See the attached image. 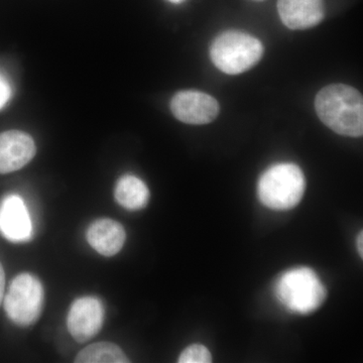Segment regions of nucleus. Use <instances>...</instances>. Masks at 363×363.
<instances>
[{
	"mask_svg": "<svg viewBox=\"0 0 363 363\" xmlns=\"http://www.w3.org/2000/svg\"><path fill=\"white\" fill-rule=\"evenodd\" d=\"M315 108L319 118L334 133L350 138L363 135L362 93L344 84L326 86L318 93Z\"/></svg>",
	"mask_w": 363,
	"mask_h": 363,
	"instance_id": "obj_1",
	"label": "nucleus"
},
{
	"mask_svg": "<svg viewBox=\"0 0 363 363\" xmlns=\"http://www.w3.org/2000/svg\"><path fill=\"white\" fill-rule=\"evenodd\" d=\"M274 295L289 311L306 315L321 307L326 298V289L316 272L300 267L279 277L274 285Z\"/></svg>",
	"mask_w": 363,
	"mask_h": 363,
	"instance_id": "obj_2",
	"label": "nucleus"
},
{
	"mask_svg": "<svg viewBox=\"0 0 363 363\" xmlns=\"http://www.w3.org/2000/svg\"><path fill=\"white\" fill-rule=\"evenodd\" d=\"M304 173L292 162H279L269 167L260 176L257 195L269 209L285 211L297 206L304 196Z\"/></svg>",
	"mask_w": 363,
	"mask_h": 363,
	"instance_id": "obj_3",
	"label": "nucleus"
},
{
	"mask_svg": "<svg viewBox=\"0 0 363 363\" xmlns=\"http://www.w3.org/2000/svg\"><path fill=\"white\" fill-rule=\"evenodd\" d=\"M264 55L259 40L240 30H227L212 43L210 57L219 70L228 75L245 73L257 65Z\"/></svg>",
	"mask_w": 363,
	"mask_h": 363,
	"instance_id": "obj_4",
	"label": "nucleus"
},
{
	"mask_svg": "<svg viewBox=\"0 0 363 363\" xmlns=\"http://www.w3.org/2000/svg\"><path fill=\"white\" fill-rule=\"evenodd\" d=\"M44 306V289L38 278L21 274L11 281L4 309L9 319L20 326H30L38 321Z\"/></svg>",
	"mask_w": 363,
	"mask_h": 363,
	"instance_id": "obj_5",
	"label": "nucleus"
},
{
	"mask_svg": "<svg viewBox=\"0 0 363 363\" xmlns=\"http://www.w3.org/2000/svg\"><path fill=\"white\" fill-rule=\"evenodd\" d=\"M171 111L182 123L202 125L212 123L218 116L220 106L211 95L201 91L185 90L173 97Z\"/></svg>",
	"mask_w": 363,
	"mask_h": 363,
	"instance_id": "obj_6",
	"label": "nucleus"
},
{
	"mask_svg": "<svg viewBox=\"0 0 363 363\" xmlns=\"http://www.w3.org/2000/svg\"><path fill=\"white\" fill-rule=\"evenodd\" d=\"M105 310L104 305L95 297L78 298L72 304L67 327L78 342H86L101 330Z\"/></svg>",
	"mask_w": 363,
	"mask_h": 363,
	"instance_id": "obj_7",
	"label": "nucleus"
},
{
	"mask_svg": "<svg viewBox=\"0 0 363 363\" xmlns=\"http://www.w3.org/2000/svg\"><path fill=\"white\" fill-rule=\"evenodd\" d=\"M0 233L13 242H26L33 236V224L25 202L18 195H9L0 204Z\"/></svg>",
	"mask_w": 363,
	"mask_h": 363,
	"instance_id": "obj_8",
	"label": "nucleus"
},
{
	"mask_svg": "<svg viewBox=\"0 0 363 363\" xmlns=\"http://www.w3.org/2000/svg\"><path fill=\"white\" fill-rule=\"evenodd\" d=\"M32 136L21 130L0 133V174H9L26 166L35 155Z\"/></svg>",
	"mask_w": 363,
	"mask_h": 363,
	"instance_id": "obj_9",
	"label": "nucleus"
},
{
	"mask_svg": "<svg viewBox=\"0 0 363 363\" xmlns=\"http://www.w3.org/2000/svg\"><path fill=\"white\" fill-rule=\"evenodd\" d=\"M279 18L290 30L314 28L325 18L324 0H278Z\"/></svg>",
	"mask_w": 363,
	"mask_h": 363,
	"instance_id": "obj_10",
	"label": "nucleus"
},
{
	"mask_svg": "<svg viewBox=\"0 0 363 363\" xmlns=\"http://www.w3.org/2000/svg\"><path fill=\"white\" fill-rule=\"evenodd\" d=\"M125 238L123 226L108 218L93 222L87 231V240L91 247L104 257H113L121 252Z\"/></svg>",
	"mask_w": 363,
	"mask_h": 363,
	"instance_id": "obj_11",
	"label": "nucleus"
},
{
	"mask_svg": "<svg viewBox=\"0 0 363 363\" xmlns=\"http://www.w3.org/2000/svg\"><path fill=\"white\" fill-rule=\"evenodd\" d=\"M114 196L121 206L130 211H138L149 203L150 190L145 182L138 177L125 175L117 182Z\"/></svg>",
	"mask_w": 363,
	"mask_h": 363,
	"instance_id": "obj_12",
	"label": "nucleus"
},
{
	"mask_svg": "<svg viewBox=\"0 0 363 363\" xmlns=\"http://www.w3.org/2000/svg\"><path fill=\"white\" fill-rule=\"evenodd\" d=\"M77 363H128V357L121 347L111 342L91 344L75 358Z\"/></svg>",
	"mask_w": 363,
	"mask_h": 363,
	"instance_id": "obj_13",
	"label": "nucleus"
},
{
	"mask_svg": "<svg viewBox=\"0 0 363 363\" xmlns=\"http://www.w3.org/2000/svg\"><path fill=\"white\" fill-rule=\"evenodd\" d=\"M180 363H209L212 362V355L206 346L202 344H192L188 346L179 357Z\"/></svg>",
	"mask_w": 363,
	"mask_h": 363,
	"instance_id": "obj_14",
	"label": "nucleus"
},
{
	"mask_svg": "<svg viewBox=\"0 0 363 363\" xmlns=\"http://www.w3.org/2000/svg\"><path fill=\"white\" fill-rule=\"evenodd\" d=\"M11 96V88L4 76L0 75V109L4 108Z\"/></svg>",
	"mask_w": 363,
	"mask_h": 363,
	"instance_id": "obj_15",
	"label": "nucleus"
},
{
	"mask_svg": "<svg viewBox=\"0 0 363 363\" xmlns=\"http://www.w3.org/2000/svg\"><path fill=\"white\" fill-rule=\"evenodd\" d=\"M4 286H6V274H4V267L0 264V305L4 300Z\"/></svg>",
	"mask_w": 363,
	"mask_h": 363,
	"instance_id": "obj_16",
	"label": "nucleus"
},
{
	"mask_svg": "<svg viewBox=\"0 0 363 363\" xmlns=\"http://www.w3.org/2000/svg\"><path fill=\"white\" fill-rule=\"evenodd\" d=\"M362 231L359 233V235H358L357 241V250L358 253H359L360 257H362L363 253V247H362V241H363V235H362Z\"/></svg>",
	"mask_w": 363,
	"mask_h": 363,
	"instance_id": "obj_17",
	"label": "nucleus"
},
{
	"mask_svg": "<svg viewBox=\"0 0 363 363\" xmlns=\"http://www.w3.org/2000/svg\"><path fill=\"white\" fill-rule=\"evenodd\" d=\"M169 1L173 2V4H180L183 0H169Z\"/></svg>",
	"mask_w": 363,
	"mask_h": 363,
	"instance_id": "obj_18",
	"label": "nucleus"
},
{
	"mask_svg": "<svg viewBox=\"0 0 363 363\" xmlns=\"http://www.w3.org/2000/svg\"><path fill=\"white\" fill-rule=\"evenodd\" d=\"M255 1H262V0H255Z\"/></svg>",
	"mask_w": 363,
	"mask_h": 363,
	"instance_id": "obj_19",
	"label": "nucleus"
}]
</instances>
